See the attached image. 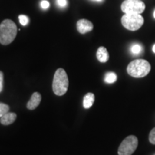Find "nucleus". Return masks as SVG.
Returning <instances> with one entry per match:
<instances>
[{"label": "nucleus", "instance_id": "f257e3e1", "mask_svg": "<svg viewBox=\"0 0 155 155\" xmlns=\"http://www.w3.org/2000/svg\"><path fill=\"white\" fill-rule=\"evenodd\" d=\"M17 28L11 19H5L0 24V43L7 45L12 43L16 38Z\"/></svg>", "mask_w": 155, "mask_h": 155}, {"label": "nucleus", "instance_id": "f03ea898", "mask_svg": "<svg viewBox=\"0 0 155 155\" xmlns=\"http://www.w3.org/2000/svg\"><path fill=\"white\" fill-rule=\"evenodd\" d=\"M151 71V65L144 59H137L131 61L127 66V73L134 78H144Z\"/></svg>", "mask_w": 155, "mask_h": 155}, {"label": "nucleus", "instance_id": "7ed1b4c3", "mask_svg": "<svg viewBox=\"0 0 155 155\" xmlns=\"http://www.w3.org/2000/svg\"><path fill=\"white\" fill-rule=\"evenodd\" d=\"M68 77L65 71L58 68L55 71L53 81V91L57 96H61L66 94L68 88Z\"/></svg>", "mask_w": 155, "mask_h": 155}, {"label": "nucleus", "instance_id": "20e7f679", "mask_svg": "<svg viewBox=\"0 0 155 155\" xmlns=\"http://www.w3.org/2000/svg\"><path fill=\"white\" fill-rule=\"evenodd\" d=\"M144 22V17L139 14H125L121 17L122 25L130 31L138 30Z\"/></svg>", "mask_w": 155, "mask_h": 155}, {"label": "nucleus", "instance_id": "39448f33", "mask_svg": "<svg viewBox=\"0 0 155 155\" xmlns=\"http://www.w3.org/2000/svg\"><path fill=\"white\" fill-rule=\"evenodd\" d=\"M146 6L141 0H125L121 4V9L124 14H141Z\"/></svg>", "mask_w": 155, "mask_h": 155}, {"label": "nucleus", "instance_id": "423d86ee", "mask_svg": "<svg viewBox=\"0 0 155 155\" xmlns=\"http://www.w3.org/2000/svg\"><path fill=\"white\" fill-rule=\"evenodd\" d=\"M138 147V139L134 135L127 137L121 143L118 150L119 155H131Z\"/></svg>", "mask_w": 155, "mask_h": 155}, {"label": "nucleus", "instance_id": "0eeeda50", "mask_svg": "<svg viewBox=\"0 0 155 155\" xmlns=\"http://www.w3.org/2000/svg\"><path fill=\"white\" fill-rule=\"evenodd\" d=\"M77 30L81 34H86L94 29V25L91 21L86 19H80L77 22Z\"/></svg>", "mask_w": 155, "mask_h": 155}, {"label": "nucleus", "instance_id": "6e6552de", "mask_svg": "<svg viewBox=\"0 0 155 155\" xmlns=\"http://www.w3.org/2000/svg\"><path fill=\"white\" fill-rule=\"evenodd\" d=\"M41 99L42 96L40 93L35 92L34 94H32L30 99L29 100L28 104H27V108H28L29 110L35 109V108L40 105V102H41Z\"/></svg>", "mask_w": 155, "mask_h": 155}, {"label": "nucleus", "instance_id": "1a4fd4ad", "mask_svg": "<svg viewBox=\"0 0 155 155\" xmlns=\"http://www.w3.org/2000/svg\"><path fill=\"white\" fill-rule=\"evenodd\" d=\"M17 119V114L15 113H12V112H7L3 116L0 118V122L2 124L7 126L10 125L15 121Z\"/></svg>", "mask_w": 155, "mask_h": 155}, {"label": "nucleus", "instance_id": "9d476101", "mask_svg": "<svg viewBox=\"0 0 155 155\" xmlns=\"http://www.w3.org/2000/svg\"><path fill=\"white\" fill-rule=\"evenodd\" d=\"M96 58L101 63H106L109 59V54L106 48L103 46L98 48L96 52Z\"/></svg>", "mask_w": 155, "mask_h": 155}, {"label": "nucleus", "instance_id": "9b49d317", "mask_svg": "<svg viewBox=\"0 0 155 155\" xmlns=\"http://www.w3.org/2000/svg\"><path fill=\"white\" fill-rule=\"evenodd\" d=\"M95 101V96L93 93H88L83 98V107L86 109L90 108L94 104Z\"/></svg>", "mask_w": 155, "mask_h": 155}, {"label": "nucleus", "instance_id": "f8f14e48", "mask_svg": "<svg viewBox=\"0 0 155 155\" xmlns=\"http://www.w3.org/2000/svg\"><path fill=\"white\" fill-rule=\"evenodd\" d=\"M116 79H117V76H116V73L113 72H109L106 74L104 81L107 83H113L116 81Z\"/></svg>", "mask_w": 155, "mask_h": 155}, {"label": "nucleus", "instance_id": "ddd939ff", "mask_svg": "<svg viewBox=\"0 0 155 155\" xmlns=\"http://www.w3.org/2000/svg\"><path fill=\"white\" fill-rule=\"evenodd\" d=\"M9 106L4 103H0V118L3 116L6 113L9 112Z\"/></svg>", "mask_w": 155, "mask_h": 155}, {"label": "nucleus", "instance_id": "4468645a", "mask_svg": "<svg viewBox=\"0 0 155 155\" xmlns=\"http://www.w3.org/2000/svg\"><path fill=\"white\" fill-rule=\"evenodd\" d=\"M141 50H142V48H141V46L139 44H134L133 45L132 47L131 48V51L134 55H139V53H141Z\"/></svg>", "mask_w": 155, "mask_h": 155}, {"label": "nucleus", "instance_id": "2eb2a0df", "mask_svg": "<svg viewBox=\"0 0 155 155\" xmlns=\"http://www.w3.org/2000/svg\"><path fill=\"white\" fill-rule=\"evenodd\" d=\"M19 22H20V24L23 25V26H25V25H27L29 22L28 17L26 16V15H19Z\"/></svg>", "mask_w": 155, "mask_h": 155}, {"label": "nucleus", "instance_id": "dca6fc26", "mask_svg": "<svg viewBox=\"0 0 155 155\" xmlns=\"http://www.w3.org/2000/svg\"><path fill=\"white\" fill-rule=\"evenodd\" d=\"M149 140L152 144H155V128L150 131V136H149Z\"/></svg>", "mask_w": 155, "mask_h": 155}, {"label": "nucleus", "instance_id": "f3484780", "mask_svg": "<svg viewBox=\"0 0 155 155\" xmlns=\"http://www.w3.org/2000/svg\"><path fill=\"white\" fill-rule=\"evenodd\" d=\"M4 87V74L2 71H0V93L2 91Z\"/></svg>", "mask_w": 155, "mask_h": 155}, {"label": "nucleus", "instance_id": "a211bd4d", "mask_svg": "<svg viewBox=\"0 0 155 155\" xmlns=\"http://www.w3.org/2000/svg\"><path fill=\"white\" fill-rule=\"evenodd\" d=\"M40 5H41V7L42 9H46L49 8L50 3L48 2V1H46V0H42V1L41 2V3H40Z\"/></svg>", "mask_w": 155, "mask_h": 155}, {"label": "nucleus", "instance_id": "6ab92c4d", "mask_svg": "<svg viewBox=\"0 0 155 155\" xmlns=\"http://www.w3.org/2000/svg\"><path fill=\"white\" fill-rule=\"evenodd\" d=\"M57 4L59 7H65L67 5L68 1L67 0H57Z\"/></svg>", "mask_w": 155, "mask_h": 155}, {"label": "nucleus", "instance_id": "aec40b11", "mask_svg": "<svg viewBox=\"0 0 155 155\" xmlns=\"http://www.w3.org/2000/svg\"><path fill=\"white\" fill-rule=\"evenodd\" d=\"M153 52L155 53V45L154 46H153Z\"/></svg>", "mask_w": 155, "mask_h": 155}, {"label": "nucleus", "instance_id": "412c9836", "mask_svg": "<svg viewBox=\"0 0 155 155\" xmlns=\"http://www.w3.org/2000/svg\"><path fill=\"white\" fill-rule=\"evenodd\" d=\"M95 1H98V2H100V1H102V0H95Z\"/></svg>", "mask_w": 155, "mask_h": 155}, {"label": "nucleus", "instance_id": "4be33fe9", "mask_svg": "<svg viewBox=\"0 0 155 155\" xmlns=\"http://www.w3.org/2000/svg\"><path fill=\"white\" fill-rule=\"evenodd\" d=\"M154 18H155V10H154Z\"/></svg>", "mask_w": 155, "mask_h": 155}]
</instances>
